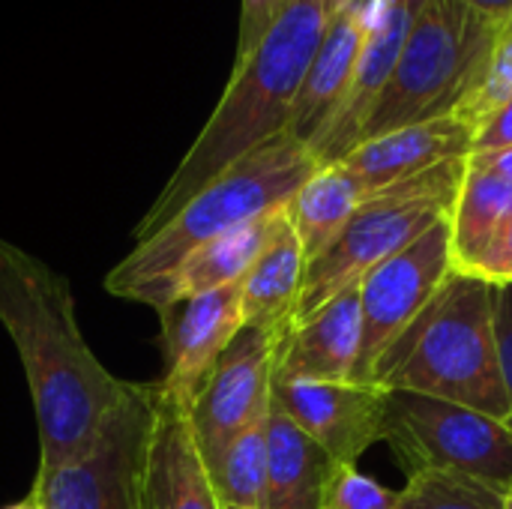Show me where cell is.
Listing matches in <instances>:
<instances>
[{"mask_svg": "<svg viewBox=\"0 0 512 509\" xmlns=\"http://www.w3.org/2000/svg\"><path fill=\"white\" fill-rule=\"evenodd\" d=\"M504 147H512V96L477 126L471 153H489V150H504Z\"/></svg>", "mask_w": 512, "mask_h": 509, "instance_id": "30", "label": "cell"}, {"mask_svg": "<svg viewBox=\"0 0 512 509\" xmlns=\"http://www.w3.org/2000/svg\"><path fill=\"white\" fill-rule=\"evenodd\" d=\"M270 414V411H267ZM267 414L246 426L216 459L210 480L228 509H264L267 501Z\"/></svg>", "mask_w": 512, "mask_h": 509, "instance_id": "23", "label": "cell"}, {"mask_svg": "<svg viewBox=\"0 0 512 509\" xmlns=\"http://www.w3.org/2000/svg\"><path fill=\"white\" fill-rule=\"evenodd\" d=\"M474 150V126L459 114H444L426 123L402 126L387 135L357 144L342 162L372 192L390 183L423 174L450 159H468Z\"/></svg>", "mask_w": 512, "mask_h": 509, "instance_id": "16", "label": "cell"}, {"mask_svg": "<svg viewBox=\"0 0 512 509\" xmlns=\"http://www.w3.org/2000/svg\"><path fill=\"white\" fill-rule=\"evenodd\" d=\"M288 0H240V33H237V57H246L267 27L279 18Z\"/></svg>", "mask_w": 512, "mask_h": 509, "instance_id": "27", "label": "cell"}, {"mask_svg": "<svg viewBox=\"0 0 512 509\" xmlns=\"http://www.w3.org/2000/svg\"><path fill=\"white\" fill-rule=\"evenodd\" d=\"M348 3H372V0H327L330 12H333V9H339V6H348Z\"/></svg>", "mask_w": 512, "mask_h": 509, "instance_id": "34", "label": "cell"}, {"mask_svg": "<svg viewBox=\"0 0 512 509\" xmlns=\"http://www.w3.org/2000/svg\"><path fill=\"white\" fill-rule=\"evenodd\" d=\"M498 27L462 0H426L360 144L402 126L456 114L483 75Z\"/></svg>", "mask_w": 512, "mask_h": 509, "instance_id": "5", "label": "cell"}, {"mask_svg": "<svg viewBox=\"0 0 512 509\" xmlns=\"http://www.w3.org/2000/svg\"><path fill=\"white\" fill-rule=\"evenodd\" d=\"M306 267V252L288 219L282 231L270 240V246L261 252V258L252 264V270L243 276V324L285 336L294 324Z\"/></svg>", "mask_w": 512, "mask_h": 509, "instance_id": "20", "label": "cell"}, {"mask_svg": "<svg viewBox=\"0 0 512 509\" xmlns=\"http://www.w3.org/2000/svg\"><path fill=\"white\" fill-rule=\"evenodd\" d=\"M468 165L474 168H483V171H492L504 180L512 183V147H504V150H489V153H471L468 156Z\"/></svg>", "mask_w": 512, "mask_h": 509, "instance_id": "31", "label": "cell"}, {"mask_svg": "<svg viewBox=\"0 0 512 509\" xmlns=\"http://www.w3.org/2000/svg\"><path fill=\"white\" fill-rule=\"evenodd\" d=\"M384 441L396 450L408 474L441 468L512 489V426L474 408L387 390Z\"/></svg>", "mask_w": 512, "mask_h": 509, "instance_id": "8", "label": "cell"}, {"mask_svg": "<svg viewBox=\"0 0 512 509\" xmlns=\"http://www.w3.org/2000/svg\"><path fill=\"white\" fill-rule=\"evenodd\" d=\"M507 509H512V489H510V498H507Z\"/></svg>", "mask_w": 512, "mask_h": 509, "instance_id": "35", "label": "cell"}, {"mask_svg": "<svg viewBox=\"0 0 512 509\" xmlns=\"http://www.w3.org/2000/svg\"><path fill=\"white\" fill-rule=\"evenodd\" d=\"M465 171L468 159H450L423 174L375 189L348 219L342 234L315 261H309L294 324L360 285L366 273L408 249L432 225L450 219Z\"/></svg>", "mask_w": 512, "mask_h": 509, "instance_id": "6", "label": "cell"}, {"mask_svg": "<svg viewBox=\"0 0 512 509\" xmlns=\"http://www.w3.org/2000/svg\"><path fill=\"white\" fill-rule=\"evenodd\" d=\"M495 336H498L501 378H504V390H507V399H510L512 411V285H501V288H498V297H495Z\"/></svg>", "mask_w": 512, "mask_h": 509, "instance_id": "29", "label": "cell"}, {"mask_svg": "<svg viewBox=\"0 0 512 509\" xmlns=\"http://www.w3.org/2000/svg\"><path fill=\"white\" fill-rule=\"evenodd\" d=\"M273 408L315 438L339 468H357L387 432V390L375 384L273 381Z\"/></svg>", "mask_w": 512, "mask_h": 509, "instance_id": "11", "label": "cell"}, {"mask_svg": "<svg viewBox=\"0 0 512 509\" xmlns=\"http://www.w3.org/2000/svg\"><path fill=\"white\" fill-rule=\"evenodd\" d=\"M468 276H480V279H486L489 285H498V288L512 285V216Z\"/></svg>", "mask_w": 512, "mask_h": 509, "instance_id": "28", "label": "cell"}, {"mask_svg": "<svg viewBox=\"0 0 512 509\" xmlns=\"http://www.w3.org/2000/svg\"><path fill=\"white\" fill-rule=\"evenodd\" d=\"M512 216V183L468 165L450 225H453V261L459 273H471L486 249L495 243Z\"/></svg>", "mask_w": 512, "mask_h": 509, "instance_id": "22", "label": "cell"}, {"mask_svg": "<svg viewBox=\"0 0 512 509\" xmlns=\"http://www.w3.org/2000/svg\"><path fill=\"white\" fill-rule=\"evenodd\" d=\"M147 489L150 509H228L210 480L189 411L165 399L162 390L150 438Z\"/></svg>", "mask_w": 512, "mask_h": 509, "instance_id": "17", "label": "cell"}, {"mask_svg": "<svg viewBox=\"0 0 512 509\" xmlns=\"http://www.w3.org/2000/svg\"><path fill=\"white\" fill-rule=\"evenodd\" d=\"M453 261V225L441 219L408 249L378 264L360 282V357L354 384H375L381 360L411 333V327L435 306L450 279L456 276Z\"/></svg>", "mask_w": 512, "mask_h": 509, "instance_id": "9", "label": "cell"}, {"mask_svg": "<svg viewBox=\"0 0 512 509\" xmlns=\"http://www.w3.org/2000/svg\"><path fill=\"white\" fill-rule=\"evenodd\" d=\"M360 336V285H354L282 336L273 381H351Z\"/></svg>", "mask_w": 512, "mask_h": 509, "instance_id": "15", "label": "cell"}, {"mask_svg": "<svg viewBox=\"0 0 512 509\" xmlns=\"http://www.w3.org/2000/svg\"><path fill=\"white\" fill-rule=\"evenodd\" d=\"M6 509H45L33 495H27L24 501H18V504H12V507H6Z\"/></svg>", "mask_w": 512, "mask_h": 509, "instance_id": "33", "label": "cell"}, {"mask_svg": "<svg viewBox=\"0 0 512 509\" xmlns=\"http://www.w3.org/2000/svg\"><path fill=\"white\" fill-rule=\"evenodd\" d=\"M327 509H396V492L381 489L357 468H339Z\"/></svg>", "mask_w": 512, "mask_h": 509, "instance_id": "26", "label": "cell"}, {"mask_svg": "<svg viewBox=\"0 0 512 509\" xmlns=\"http://www.w3.org/2000/svg\"><path fill=\"white\" fill-rule=\"evenodd\" d=\"M279 342L282 336L273 330L243 327L216 360L189 408L204 462L216 459L246 426L270 411Z\"/></svg>", "mask_w": 512, "mask_h": 509, "instance_id": "10", "label": "cell"}, {"mask_svg": "<svg viewBox=\"0 0 512 509\" xmlns=\"http://www.w3.org/2000/svg\"><path fill=\"white\" fill-rule=\"evenodd\" d=\"M498 285L456 273L435 306L381 360L375 387L447 399L510 423L495 336Z\"/></svg>", "mask_w": 512, "mask_h": 509, "instance_id": "4", "label": "cell"}, {"mask_svg": "<svg viewBox=\"0 0 512 509\" xmlns=\"http://www.w3.org/2000/svg\"><path fill=\"white\" fill-rule=\"evenodd\" d=\"M285 222H288V213L276 210V213L246 222V225L198 246L195 252H189L177 264V270L168 276V282L162 285L156 312L162 315L183 300L243 282V276L252 270V264L261 258V252L270 246V240L282 231Z\"/></svg>", "mask_w": 512, "mask_h": 509, "instance_id": "18", "label": "cell"}, {"mask_svg": "<svg viewBox=\"0 0 512 509\" xmlns=\"http://www.w3.org/2000/svg\"><path fill=\"white\" fill-rule=\"evenodd\" d=\"M159 318L165 345V375L159 381V390L165 399L189 411L216 360L246 327L243 282L183 300Z\"/></svg>", "mask_w": 512, "mask_h": 509, "instance_id": "13", "label": "cell"}, {"mask_svg": "<svg viewBox=\"0 0 512 509\" xmlns=\"http://www.w3.org/2000/svg\"><path fill=\"white\" fill-rule=\"evenodd\" d=\"M318 168L309 147L291 135L252 150L192 195L159 231L138 240L105 276V291L156 309L162 285L189 252L246 222L285 210Z\"/></svg>", "mask_w": 512, "mask_h": 509, "instance_id": "3", "label": "cell"}, {"mask_svg": "<svg viewBox=\"0 0 512 509\" xmlns=\"http://www.w3.org/2000/svg\"><path fill=\"white\" fill-rule=\"evenodd\" d=\"M327 0H288L258 45L234 60L231 81L198 138L135 225V243L159 231L225 168L288 132L297 93L327 30Z\"/></svg>", "mask_w": 512, "mask_h": 509, "instance_id": "2", "label": "cell"}, {"mask_svg": "<svg viewBox=\"0 0 512 509\" xmlns=\"http://www.w3.org/2000/svg\"><path fill=\"white\" fill-rule=\"evenodd\" d=\"M510 486L468 477L459 471L423 468L408 474L396 492V509H507Z\"/></svg>", "mask_w": 512, "mask_h": 509, "instance_id": "24", "label": "cell"}, {"mask_svg": "<svg viewBox=\"0 0 512 509\" xmlns=\"http://www.w3.org/2000/svg\"><path fill=\"white\" fill-rule=\"evenodd\" d=\"M462 3L495 24H504L512 15V0H462Z\"/></svg>", "mask_w": 512, "mask_h": 509, "instance_id": "32", "label": "cell"}, {"mask_svg": "<svg viewBox=\"0 0 512 509\" xmlns=\"http://www.w3.org/2000/svg\"><path fill=\"white\" fill-rule=\"evenodd\" d=\"M339 465L270 402L264 509H327Z\"/></svg>", "mask_w": 512, "mask_h": 509, "instance_id": "19", "label": "cell"}, {"mask_svg": "<svg viewBox=\"0 0 512 509\" xmlns=\"http://www.w3.org/2000/svg\"><path fill=\"white\" fill-rule=\"evenodd\" d=\"M423 6H426V0H375V12L369 21L366 42L360 48L354 78H351L336 114L324 126V132L309 144V153L315 156V162L321 168L342 162L360 144L363 129H366L387 81L393 78V69L399 63L405 39H408Z\"/></svg>", "mask_w": 512, "mask_h": 509, "instance_id": "12", "label": "cell"}, {"mask_svg": "<svg viewBox=\"0 0 512 509\" xmlns=\"http://www.w3.org/2000/svg\"><path fill=\"white\" fill-rule=\"evenodd\" d=\"M512 96V15L498 27V36L492 42L489 60L483 66L480 81L474 84V90L465 96V102L456 108V114L474 126H477Z\"/></svg>", "mask_w": 512, "mask_h": 509, "instance_id": "25", "label": "cell"}, {"mask_svg": "<svg viewBox=\"0 0 512 509\" xmlns=\"http://www.w3.org/2000/svg\"><path fill=\"white\" fill-rule=\"evenodd\" d=\"M369 195L372 189L345 165H324L300 186L285 210L300 237L306 261H315L342 234L348 219Z\"/></svg>", "mask_w": 512, "mask_h": 509, "instance_id": "21", "label": "cell"}, {"mask_svg": "<svg viewBox=\"0 0 512 509\" xmlns=\"http://www.w3.org/2000/svg\"><path fill=\"white\" fill-rule=\"evenodd\" d=\"M0 324L9 333L33 399L39 471L75 462L96 438L126 381L87 345L69 282L42 258L0 237Z\"/></svg>", "mask_w": 512, "mask_h": 509, "instance_id": "1", "label": "cell"}, {"mask_svg": "<svg viewBox=\"0 0 512 509\" xmlns=\"http://www.w3.org/2000/svg\"><path fill=\"white\" fill-rule=\"evenodd\" d=\"M156 408V384L126 381L93 444L75 462L36 474L30 495L45 509H150L147 459Z\"/></svg>", "mask_w": 512, "mask_h": 509, "instance_id": "7", "label": "cell"}, {"mask_svg": "<svg viewBox=\"0 0 512 509\" xmlns=\"http://www.w3.org/2000/svg\"><path fill=\"white\" fill-rule=\"evenodd\" d=\"M372 12H375V0L372 3H348V6H339L330 12L327 30H324V36L315 48V57L306 69V78L297 93L294 114H291L285 135H291L309 147L324 132V126L336 114V108L354 78L360 48L369 33Z\"/></svg>", "mask_w": 512, "mask_h": 509, "instance_id": "14", "label": "cell"}]
</instances>
